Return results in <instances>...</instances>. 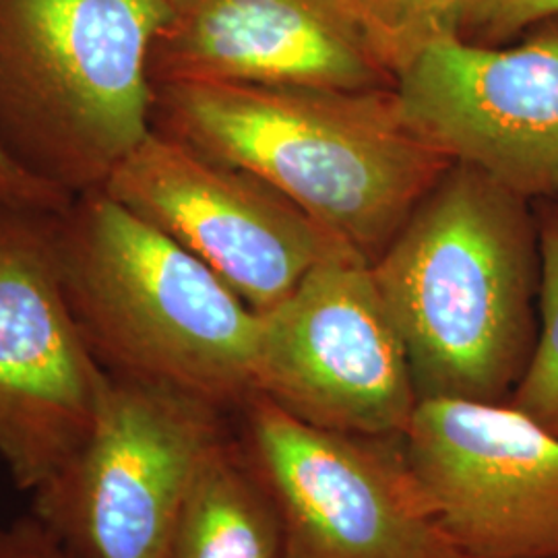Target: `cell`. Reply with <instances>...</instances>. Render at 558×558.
Returning a JSON list of instances; mask_svg holds the SVG:
<instances>
[{
    "label": "cell",
    "instance_id": "8fae6325",
    "mask_svg": "<svg viewBox=\"0 0 558 558\" xmlns=\"http://www.w3.org/2000/svg\"><path fill=\"white\" fill-rule=\"evenodd\" d=\"M513 48L424 46L396 77L403 114L449 160L558 201V17Z\"/></svg>",
    "mask_w": 558,
    "mask_h": 558
},
{
    "label": "cell",
    "instance_id": "52a82bcc",
    "mask_svg": "<svg viewBox=\"0 0 558 558\" xmlns=\"http://www.w3.org/2000/svg\"><path fill=\"white\" fill-rule=\"evenodd\" d=\"M101 191L203 260L257 315L352 248L265 180L158 129Z\"/></svg>",
    "mask_w": 558,
    "mask_h": 558
},
{
    "label": "cell",
    "instance_id": "9c48e42d",
    "mask_svg": "<svg viewBox=\"0 0 558 558\" xmlns=\"http://www.w3.org/2000/svg\"><path fill=\"white\" fill-rule=\"evenodd\" d=\"M445 538L465 558H558V437L509 401L420 399L399 437Z\"/></svg>",
    "mask_w": 558,
    "mask_h": 558
},
{
    "label": "cell",
    "instance_id": "9a60e30c",
    "mask_svg": "<svg viewBox=\"0 0 558 558\" xmlns=\"http://www.w3.org/2000/svg\"><path fill=\"white\" fill-rule=\"evenodd\" d=\"M366 32L398 77L420 50L439 40L437 0H356Z\"/></svg>",
    "mask_w": 558,
    "mask_h": 558
},
{
    "label": "cell",
    "instance_id": "7a4b0ae2",
    "mask_svg": "<svg viewBox=\"0 0 558 558\" xmlns=\"http://www.w3.org/2000/svg\"><path fill=\"white\" fill-rule=\"evenodd\" d=\"M532 203L456 161L373 263L418 399L513 396L538 338Z\"/></svg>",
    "mask_w": 558,
    "mask_h": 558
},
{
    "label": "cell",
    "instance_id": "ba28073f",
    "mask_svg": "<svg viewBox=\"0 0 558 558\" xmlns=\"http://www.w3.org/2000/svg\"><path fill=\"white\" fill-rule=\"evenodd\" d=\"M108 383L60 286L54 216L0 209V461L20 490L75 456Z\"/></svg>",
    "mask_w": 558,
    "mask_h": 558
},
{
    "label": "cell",
    "instance_id": "2e32d148",
    "mask_svg": "<svg viewBox=\"0 0 558 558\" xmlns=\"http://www.w3.org/2000/svg\"><path fill=\"white\" fill-rule=\"evenodd\" d=\"M75 197L27 172L0 141V209L29 214H62Z\"/></svg>",
    "mask_w": 558,
    "mask_h": 558
},
{
    "label": "cell",
    "instance_id": "3957f363",
    "mask_svg": "<svg viewBox=\"0 0 558 558\" xmlns=\"http://www.w3.org/2000/svg\"><path fill=\"white\" fill-rule=\"evenodd\" d=\"M60 286L101 368L221 410L255 393L259 315L203 260L106 191L54 216Z\"/></svg>",
    "mask_w": 558,
    "mask_h": 558
},
{
    "label": "cell",
    "instance_id": "277c9868",
    "mask_svg": "<svg viewBox=\"0 0 558 558\" xmlns=\"http://www.w3.org/2000/svg\"><path fill=\"white\" fill-rule=\"evenodd\" d=\"M170 0H0V141L77 197L151 131V50Z\"/></svg>",
    "mask_w": 558,
    "mask_h": 558
},
{
    "label": "cell",
    "instance_id": "5b68a950",
    "mask_svg": "<svg viewBox=\"0 0 558 558\" xmlns=\"http://www.w3.org/2000/svg\"><path fill=\"white\" fill-rule=\"evenodd\" d=\"M221 408L110 375L75 456L32 495V513L77 558H163L201 463L226 439Z\"/></svg>",
    "mask_w": 558,
    "mask_h": 558
},
{
    "label": "cell",
    "instance_id": "8992f818",
    "mask_svg": "<svg viewBox=\"0 0 558 558\" xmlns=\"http://www.w3.org/2000/svg\"><path fill=\"white\" fill-rule=\"evenodd\" d=\"M255 393L354 437H401L418 405L410 360L373 265L348 248L259 315Z\"/></svg>",
    "mask_w": 558,
    "mask_h": 558
},
{
    "label": "cell",
    "instance_id": "e0dca14e",
    "mask_svg": "<svg viewBox=\"0 0 558 558\" xmlns=\"http://www.w3.org/2000/svg\"><path fill=\"white\" fill-rule=\"evenodd\" d=\"M0 558H77L34 513L0 525Z\"/></svg>",
    "mask_w": 558,
    "mask_h": 558
},
{
    "label": "cell",
    "instance_id": "d6986e66",
    "mask_svg": "<svg viewBox=\"0 0 558 558\" xmlns=\"http://www.w3.org/2000/svg\"><path fill=\"white\" fill-rule=\"evenodd\" d=\"M557 17L558 0H500L482 36H486L488 40H502L515 36L530 25Z\"/></svg>",
    "mask_w": 558,
    "mask_h": 558
},
{
    "label": "cell",
    "instance_id": "6da1fadb",
    "mask_svg": "<svg viewBox=\"0 0 558 558\" xmlns=\"http://www.w3.org/2000/svg\"><path fill=\"white\" fill-rule=\"evenodd\" d=\"M151 129L265 180L371 265L453 163L396 87L166 81Z\"/></svg>",
    "mask_w": 558,
    "mask_h": 558
},
{
    "label": "cell",
    "instance_id": "30bf717a",
    "mask_svg": "<svg viewBox=\"0 0 558 558\" xmlns=\"http://www.w3.org/2000/svg\"><path fill=\"white\" fill-rule=\"evenodd\" d=\"M288 558H465L440 532L401 445L323 430L260 393L244 403Z\"/></svg>",
    "mask_w": 558,
    "mask_h": 558
},
{
    "label": "cell",
    "instance_id": "7c38bea8",
    "mask_svg": "<svg viewBox=\"0 0 558 558\" xmlns=\"http://www.w3.org/2000/svg\"><path fill=\"white\" fill-rule=\"evenodd\" d=\"M154 83L230 81L393 89L356 0H170Z\"/></svg>",
    "mask_w": 558,
    "mask_h": 558
},
{
    "label": "cell",
    "instance_id": "4fadbf2b",
    "mask_svg": "<svg viewBox=\"0 0 558 558\" xmlns=\"http://www.w3.org/2000/svg\"><path fill=\"white\" fill-rule=\"evenodd\" d=\"M163 558H288L276 500L230 440L201 463Z\"/></svg>",
    "mask_w": 558,
    "mask_h": 558
},
{
    "label": "cell",
    "instance_id": "ac0fdd59",
    "mask_svg": "<svg viewBox=\"0 0 558 558\" xmlns=\"http://www.w3.org/2000/svg\"><path fill=\"white\" fill-rule=\"evenodd\" d=\"M500 0H437L439 40L482 36L493 20Z\"/></svg>",
    "mask_w": 558,
    "mask_h": 558
},
{
    "label": "cell",
    "instance_id": "5bb4252c",
    "mask_svg": "<svg viewBox=\"0 0 558 558\" xmlns=\"http://www.w3.org/2000/svg\"><path fill=\"white\" fill-rule=\"evenodd\" d=\"M538 338L509 403L558 437V201H538Z\"/></svg>",
    "mask_w": 558,
    "mask_h": 558
}]
</instances>
